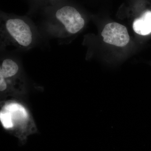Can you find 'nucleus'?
Masks as SVG:
<instances>
[{
	"mask_svg": "<svg viewBox=\"0 0 151 151\" xmlns=\"http://www.w3.org/2000/svg\"><path fill=\"white\" fill-rule=\"evenodd\" d=\"M0 37L2 48L28 50L35 46L39 33L35 25L19 17H1Z\"/></svg>",
	"mask_w": 151,
	"mask_h": 151,
	"instance_id": "f257e3e1",
	"label": "nucleus"
},
{
	"mask_svg": "<svg viewBox=\"0 0 151 151\" xmlns=\"http://www.w3.org/2000/svg\"><path fill=\"white\" fill-rule=\"evenodd\" d=\"M85 21L73 7L65 6L55 12L54 18L45 22L47 32L52 36L65 38L75 34L83 29Z\"/></svg>",
	"mask_w": 151,
	"mask_h": 151,
	"instance_id": "f03ea898",
	"label": "nucleus"
},
{
	"mask_svg": "<svg viewBox=\"0 0 151 151\" xmlns=\"http://www.w3.org/2000/svg\"><path fill=\"white\" fill-rule=\"evenodd\" d=\"M102 36L105 42L116 46H125L130 40L127 28L118 23L106 25L102 32Z\"/></svg>",
	"mask_w": 151,
	"mask_h": 151,
	"instance_id": "7ed1b4c3",
	"label": "nucleus"
},
{
	"mask_svg": "<svg viewBox=\"0 0 151 151\" xmlns=\"http://www.w3.org/2000/svg\"><path fill=\"white\" fill-rule=\"evenodd\" d=\"M135 32L142 35L151 33V11H147L139 18L135 20L133 25Z\"/></svg>",
	"mask_w": 151,
	"mask_h": 151,
	"instance_id": "20e7f679",
	"label": "nucleus"
},
{
	"mask_svg": "<svg viewBox=\"0 0 151 151\" xmlns=\"http://www.w3.org/2000/svg\"><path fill=\"white\" fill-rule=\"evenodd\" d=\"M19 67L15 60L11 58H6L3 60L0 68V76L7 78L18 73Z\"/></svg>",
	"mask_w": 151,
	"mask_h": 151,
	"instance_id": "39448f33",
	"label": "nucleus"
},
{
	"mask_svg": "<svg viewBox=\"0 0 151 151\" xmlns=\"http://www.w3.org/2000/svg\"><path fill=\"white\" fill-rule=\"evenodd\" d=\"M4 111L9 112L12 114L13 119H23L27 118V112L22 105L17 103H11L6 105Z\"/></svg>",
	"mask_w": 151,
	"mask_h": 151,
	"instance_id": "423d86ee",
	"label": "nucleus"
},
{
	"mask_svg": "<svg viewBox=\"0 0 151 151\" xmlns=\"http://www.w3.org/2000/svg\"><path fill=\"white\" fill-rule=\"evenodd\" d=\"M0 119L3 126L6 129H10L13 127L12 116L9 112L1 111L0 113Z\"/></svg>",
	"mask_w": 151,
	"mask_h": 151,
	"instance_id": "0eeeda50",
	"label": "nucleus"
},
{
	"mask_svg": "<svg viewBox=\"0 0 151 151\" xmlns=\"http://www.w3.org/2000/svg\"><path fill=\"white\" fill-rule=\"evenodd\" d=\"M7 86L4 79L2 76H0V90L4 91L6 89Z\"/></svg>",
	"mask_w": 151,
	"mask_h": 151,
	"instance_id": "6e6552de",
	"label": "nucleus"
}]
</instances>
